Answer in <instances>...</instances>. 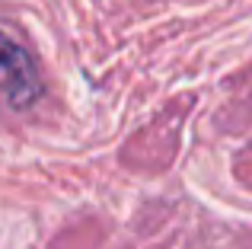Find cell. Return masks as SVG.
<instances>
[{"label":"cell","instance_id":"obj_1","mask_svg":"<svg viewBox=\"0 0 252 249\" xmlns=\"http://www.w3.org/2000/svg\"><path fill=\"white\" fill-rule=\"evenodd\" d=\"M0 90L6 93L10 106L26 109L42 96L35 61L19 42H13L6 32H0Z\"/></svg>","mask_w":252,"mask_h":249}]
</instances>
